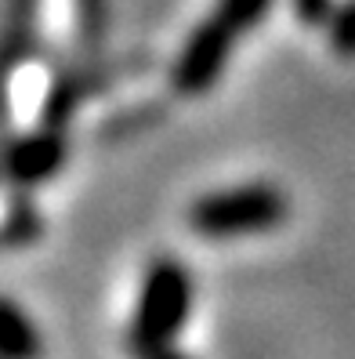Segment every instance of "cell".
I'll use <instances>...</instances> for the list:
<instances>
[{
	"mask_svg": "<svg viewBox=\"0 0 355 359\" xmlns=\"http://www.w3.org/2000/svg\"><path fill=\"white\" fill-rule=\"evenodd\" d=\"M290 218V196L276 182H239L228 189H211L193 200L189 229L203 240H243L265 236Z\"/></svg>",
	"mask_w": 355,
	"mask_h": 359,
	"instance_id": "1",
	"label": "cell"
},
{
	"mask_svg": "<svg viewBox=\"0 0 355 359\" xmlns=\"http://www.w3.org/2000/svg\"><path fill=\"white\" fill-rule=\"evenodd\" d=\"M193 305H196L193 272L171 255L153 258L141 276L138 305H134L131 330H127L131 355H141L160 345H174V337L189 323Z\"/></svg>",
	"mask_w": 355,
	"mask_h": 359,
	"instance_id": "2",
	"label": "cell"
},
{
	"mask_svg": "<svg viewBox=\"0 0 355 359\" xmlns=\"http://www.w3.org/2000/svg\"><path fill=\"white\" fill-rule=\"evenodd\" d=\"M246 33H254V29L214 0V8L193 26V33L185 36V44L174 58L171 91L181 98H200L207 91H214L221 73L228 69V58H232L236 44Z\"/></svg>",
	"mask_w": 355,
	"mask_h": 359,
	"instance_id": "3",
	"label": "cell"
},
{
	"mask_svg": "<svg viewBox=\"0 0 355 359\" xmlns=\"http://www.w3.org/2000/svg\"><path fill=\"white\" fill-rule=\"evenodd\" d=\"M123 69H127V62H113V58H102V55H83L73 66L58 69L48 83V91H44V102H40V128L66 131V123L91 98L109 91L123 76Z\"/></svg>",
	"mask_w": 355,
	"mask_h": 359,
	"instance_id": "4",
	"label": "cell"
},
{
	"mask_svg": "<svg viewBox=\"0 0 355 359\" xmlns=\"http://www.w3.org/2000/svg\"><path fill=\"white\" fill-rule=\"evenodd\" d=\"M66 156H69L66 131L36 123V131L8 138L0 145V175L15 189H36L66 167Z\"/></svg>",
	"mask_w": 355,
	"mask_h": 359,
	"instance_id": "5",
	"label": "cell"
},
{
	"mask_svg": "<svg viewBox=\"0 0 355 359\" xmlns=\"http://www.w3.org/2000/svg\"><path fill=\"white\" fill-rule=\"evenodd\" d=\"M40 36V0H4L0 15V123L11 109V76L26 66Z\"/></svg>",
	"mask_w": 355,
	"mask_h": 359,
	"instance_id": "6",
	"label": "cell"
},
{
	"mask_svg": "<svg viewBox=\"0 0 355 359\" xmlns=\"http://www.w3.org/2000/svg\"><path fill=\"white\" fill-rule=\"evenodd\" d=\"M44 355V337L29 312L15 298L0 294V359H40Z\"/></svg>",
	"mask_w": 355,
	"mask_h": 359,
	"instance_id": "7",
	"label": "cell"
},
{
	"mask_svg": "<svg viewBox=\"0 0 355 359\" xmlns=\"http://www.w3.org/2000/svg\"><path fill=\"white\" fill-rule=\"evenodd\" d=\"M113 26V0H73V44L80 55H102Z\"/></svg>",
	"mask_w": 355,
	"mask_h": 359,
	"instance_id": "8",
	"label": "cell"
},
{
	"mask_svg": "<svg viewBox=\"0 0 355 359\" xmlns=\"http://www.w3.org/2000/svg\"><path fill=\"white\" fill-rule=\"evenodd\" d=\"M40 232H44V218H40V210L26 196L11 200L4 222H0V240L11 243V247H22V243L40 240Z\"/></svg>",
	"mask_w": 355,
	"mask_h": 359,
	"instance_id": "9",
	"label": "cell"
},
{
	"mask_svg": "<svg viewBox=\"0 0 355 359\" xmlns=\"http://www.w3.org/2000/svg\"><path fill=\"white\" fill-rule=\"evenodd\" d=\"M323 33L333 55L355 62V0H333V11L326 18Z\"/></svg>",
	"mask_w": 355,
	"mask_h": 359,
	"instance_id": "10",
	"label": "cell"
},
{
	"mask_svg": "<svg viewBox=\"0 0 355 359\" xmlns=\"http://www.w3.org/2000/svg\"><path fill=\"white\" fill-rule=\"evenodd\" d=\"M294 4V18L305 29H323L333 11V0H290Z\"/></svg>",
	"mask_w": 355,
	"mask_h": 359,
	"instance_id": "11",
	"label": "cell"
},
{
	"mask_svg": "<svg viewBox=\"0 0 355 359\" xmlns=\"http://www.w3.org/2000/svg\"><path fill=\"white\" fill-rule=\"evenodd\" d=\"M134 359H193V355H185L178 345H160V348H149V352H141Z\"/></svg>",
	"mask_w": 355,
	"mask_h": 359,
	"instance_id": "12",
	"label": "cell"
}]
</instances>
